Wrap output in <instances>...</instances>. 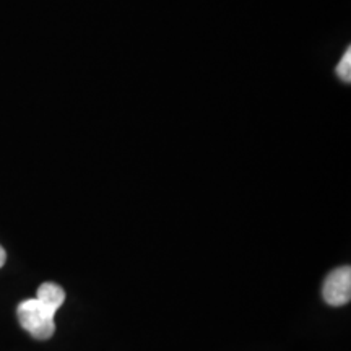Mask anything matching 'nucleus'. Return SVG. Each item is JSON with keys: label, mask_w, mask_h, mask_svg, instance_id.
Instances as JSON below:
<instances>
[{"label": "nucleus", "mask_w": 351, "mask_h": 351, "mask_svg": "<svg viewBox=\"0 0 351 351\" xmlns=\"http://www.w3.org/2000/svg\"><path fill=\"white\" fill-rule=\"evenodd\" d=\"M65 301V291L56 283H43L36 298L19 306L20 326L38 340H49L56 332V313Z\"/></svg>", "instance_id": "f257e3e1"}, {"label": "nucleus", "mask_w": 351, "mask_h": 351, "mask_svg": "<svg viewBox=\"0 0 351 351\" xmlns=\"http://www.w3.org/2000/svg\"><path fill=\"white\" fill-rule=\"evenodd\" d=\"M324 300L330 306L348 304L351 300V269L340 267L328 274L322 288Z\"/></svg>", "instance_id": "f03ea898"}, {"label": "nucleus", "mask_w": 351, "mask_h": 351, "mask_svg": "<svg viewBox=\"0 0 351 351\" xmlns=\"http://www.w3.org/2000/svg\"><path fill=\"white\" fill-rule=\"evenodd\" d=\"M335 72H337V75H339L340 80L346 83V85L351 82V49L350 47L346 49L343 57H341L339 65H337Z\"/></svg>", "instance_id": "7ed1b4c3"}, {"label": "nucleus", "mask_w": 351, "mask_h": 351, "mask_svg": "<svg viewBox=\"0 0 351 351\" xmlns=\"http://www.w3.org/2000/svg\"><path fill=\"white\" fill-rule=\"evenodd\" d=\"M5 261H7V254H5V251H3L2 245H0V269H2V267H3V263H5Z\"/></svg>", "instance_id": "20e7f679"}]
</instances>
